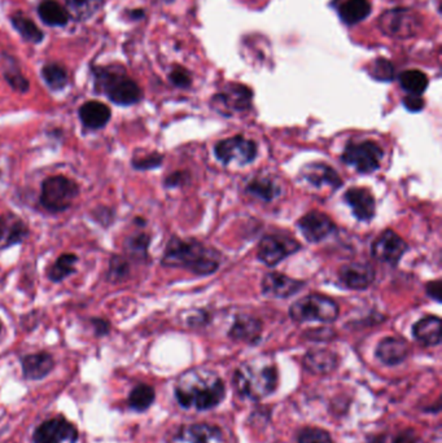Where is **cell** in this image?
Here are the masks:
<instances>
[{
	"label": "cell",
	"instance_id": "74e56055",
	"mask_svg": "<svg viewBox=\"0 0 442 443\" xmlns=\"http://www.w3.org/2000/svg\"><path fill=\"white\" fill-rule=\"evenodd\" d=\"M6 78H7L8 83L20 93H26L29 90V82L22 75L17 68H14V63H12V66L6 72Z\"/></svg>",
	"mask_w": 442,
	"mask_h": 443
},
{
	"label": "cell",
	"instance_id": "ac0fdd59",
	"mask_svg": "<svg viewBox=\"0 0 442 443\" xmlns=\"http://www.w3.org/2000/svg\"><path fill=\"white\" fill-rule=\"evenodd\" d=\"M344 199L352 207L353 214L358 221L369 222L374 218L377 210V202L374 194L366 188H350L347 191Z\"/></svg>",
	"mask_w": 442,
	"mask_h": 443
},
{
	"label": "cell",
	"instance_id": "1f68e13d",
	"mask_svg": "<svg viewBox=\"0 0 442 443\" xmlns=\"http://www.w3.org/2000/svg\"><path fill=\"white\" fill-rule=\"evenodd\" d=\"M78 261L77 256L74 254H63L58 258V261L53 264L51 270L48 271V278L58 283L61 280L65 279L69 275H72L75 271V262Z\"/></svg>",
	"mask_w": 442,
	"mask_h": 443
},
{
	"label": "cell",
	"instance_id": "7bdbcfd3",
	"mask_svg": "<svg viewBox=\"0 0 442 443\" xmlns=\"http://www.w3.org/2000/svg\"><path fill=\"white\" fill-rule=\"evenodd\" d=\"M419 442V437L414 432L413 429H406L402 430L399 436L394 438L393 443H418Z\"/></svg>",
	"mask_w": 442,
	"mask_h": 443
},
{
	"label": "cell",
	"instance_id": "ffe728a7",
	"mask_svg": "<svg viewBox=\"0 0 442 443\" xmlns=\"http://www.w3.org/2000/svg\"><path fill=\"white\" fill-rule=\"evenodd\" d=\"M177 439L184 443H225L223 432L208 424H192L183 427Z\"/></svg>",
	"mask_w": 442,
	"mask_h": 443
},
{
	"label": "cell",
	"instance_id": "d590c367",
	"mask_svg": "<svg viewBox=\"0 0 442 443\" xmlns=\"http://www.w3.org/2000/svg\"><path fill=\"white\" fill-rule=\"evenodd\" d=\"M371 75L380 82H391L394 78V66L386 58H377L371 68Z\"/></svg>",
	"mask_w": 442,
	"mask_h": 443
},
{
	"label": "cell",
	"instance_id": "8d00e7d4",
	"mask_svg": "<svg viewBox=\"0 0 442 443\" xmlns=\"http://www.w3.org/2000/svg\"><path fill=\"white\" fill-rule=\"evenodd\" d=\"M298 443H334V441L323 429L306 428L300 433Z\"/></svg>",
	"mask_w": 442,
	"mask_h": 443
},
{
	"label": "cell",
	"instance_id": "4316f807",
	"mask_svg": "<svg viewBox=\"0 0 442 443\" xmlns=\"http://www.w3.org/2000/svg\"><path fill=\"white\" fill-rule=\"evenodd\" d=\"M371 14L369 0H347L339 8L341 21L347 25H357Z\"/></svg>",
	"mask_w": 442,
	"mask_h": 443
},
{
	"label": "cell",
	"instance_id": "7a4b0ae2",
	"mask_svg": "<svg viewBox=\"0 0 442 443\" xmlns=\"http://www.w3.org/2000/svg\"><path fill=\"white\" fill-rule=\"evenodd\" d=\"M162 265L183 267L196 275H211L219 267L217 251L196 240L172 239L162 257Z\"/></svg>",
	"mask_w": 442,
	"mask_h": 443
},
{
	"label": "cell",
	"instance_id": "d4e9b609",
	"mask_svg": "<svg viewBox=\"0 0 442 443\" xmlns=\"http://www.w3.org/2000/svg\"><path fill=\"white\" fill-rule=\"evenodd\" d=\"M414 337L426 346H436L441 343V319L437 316H426L415 323Z\"/></svg>",
	"mask_w": 442,
	"mask_h": 443
},
{
	"label": "cell",
	"instance_id": "83f0119b",
	"mask_svg": "<svg viewBox=\"0 0 442 443\" xmlns=\"http://www.w3.org/2000/svg\"><path fill=\"white\" fill-rule=\"evenodd\" d=\"M38 15L50 26H64L69 22V12L56 0H44L38 7Z\"/></svg>",
	"mask_w": 442,
	"mask_h": 443
},
{
	"label": "cell",
	"instance_id": "60d3db41",
	"mask_svg": "<svg viewBox=\"0 0 442 443\" xmlns=\"http://www.w3.org/2000/svg\"><path fill=\"white\" fill-rule=\"evenodd\" d=\"M127 273V264L121 257L113 258L110 262V279L113 281L124 279Z\"/></svg>",
	"mask_w": 442,
	"mask_h": 443
},
{
	"label": "cell",
	"instance_id": "c3c4849f",
	"mask_svg": "<svg viewBox=\"0 0 442 443\" xmlns=\"http://www.w3.org/2000/svg\"><path fill=\"white\" fill-rule=\"evenodd\" d=\"M0 329H1V328H0Z\"/></svg>",
	"mask_w": 442,
	"mask_h": 443
},
{
	"label": "cell",
	"instance_id": "44dd1931",
	"mask_svg": "<svg viewBox=\"0 0 442 443\" xmlns=\"http://www.w3.org/2000/svg\"><path fill=\"white\" fill-rule=\"evenodd\" d=\"M410 354L409 343L399 337H386L377 345V357L388 365H399Z\"/></svg>",
	"mask_w": 442,
	"mask_h": 443
},
{
	"label": "cell",
	"instance_id": "7402d4cb",
	"mask_svg": "<svg viewBox=\"0 0 442 443\" xmlns=\"http://www.w3.org/2000/svg\"><path fill=\"white\" fill-rule=\"evenodd\" d=\"M23 376L29 380H41L53 370V358L48 353H36L22 358Z\"/></svg>",
	"mask_w": 442,
	"mask_h": 443
},
{
	"label": "cell",
	"instance_id": "52a82bcc",
	"mask_svg": "<svg viewBox=\"0 0 442 443\" xmlns=\"http://www.w3.org/2000/svg\"><path fill=\"white\" fill-rule=\"evenodd\" d=\"M377 26L386 36L396 39L413 38L421 31V17L410 8H394L385 11L377 19Z\"/></svg>",
	"mask_w": 442,
	"mask_h": 443
},
{
	"label": "cell",
	"instance_id": "f546056e",
	"mask_svg": "<svg viewBox=\"0 0 442 443\" xmlns=\"http://www.w3.org/2000/svg\"><path fill=\"white\" fill-rule=\"evenodd\" d=\"M247 192L258 200L270 202L278 197L279 188L271 179L257 178L248 184Z\"/></svg>",
	"mask_w": 442,
	"mask_h": 443
},
{
	"label": "cell",
	"instance_id": "b9f144b4",
	"mask_svg": "<svg viewBox=\"0 0 442 443\" xmlns=\"http://www.w3.org/2000/svg\"><path fill=\"white\" fill-rule=\"evenodd\" d=\"M404 105L410 112H421L424 108V100L421 99V96H418V95H407L404 99Z\"/></svg>",
	"mask_w": 442,
	"mask_h": 443
},
{
	"label": "cell",
	"instance_id": "2e32d148",
	"mask_svg": "<svg viewBox=\"0 0 442 443\" xmlns=\"http://www.w3.org/2000/svg\"><path fill=\"white\" fill-rule=\"evenodd\" d=\"M341 284L353 291L367 289L375 280V271L367 264H349L339 271Z\"/></svg>",
	"mask_w": 442,
	"mask_h": 443
},
{
	"label": "cell",
	"instance_id": "cb8c5ba5",
	"mask_svg": "<svg viewBox=\"0 0 442 443\" xmlns=\"http://www.w3.org/2000/svg\"><path fill=\"white\" fill-rule=\"evenodd\" d=\"M110 109L100 101H88L80 108V118L88 129H102L110 120Z\"/></svg>",
	"mask_w": 442,
	"mask_h": 443
},
{
	"label": "cell",
	"instance_id": "484cf974",
	"mask_svg": "<svg viewBox=\"0 0 442 443\" xmlns=\"http://www.w3.org/2000/svg\"><path fill=\"white\" fill-rule=\"evenodd\" d=\"M304 365L312 373H328L337 367V357L330 350L309 351L305 355Z\"/></svg>",
	"mask_w": 442,
	"mask_h": 443
},
{
	"label": "cell",
	"instance_id": "277c9868",
	"mask_svg": "<svg viewBox=\"0 0 442 443\" xmlns=\"http://www.w3.org/2000/svg\"><path fill=\"white\" fill-rule=\"evenodd\" d=\"M339 311L334 300L322 294H309L290 306V315L298 323H332L339 318Z\"/></svg>",
	"mask_w": 442,
	"mask_h": 443
},
{
	"label": "cell",
	"instance_id": "7dc6e473",
	"mask_svg": "<svg viewBox=\"0 0 442 443\" xmlns=\"http://www.w3.org/2000/svg\"><path fill=\"white\" fill-rule=\"evenodd\" d=\"M161 1H164V3H173L174 0H161Z\"/></svg>",
	"mask_w": 442,
	"mask_h": 443
},
{
	"label": "cell",
	"instance_id": "e0dca14e",
	"mask_svg": "<svg viewBox=\"0 0 442 443\" xmlns=\"http://www.w3.org/2000/svg\"><path fill=\"white\" fill-rule=\"evenodd\" d=\"M28 235L29 229L19 215L6 213L0 217V249L22 243Z\"/></svg>",
	"mask_w": 442,
	"mask_h": 443
},
{
	"label": "cell",
	"instance_id": "836d02e7",
	"mask_svg": "<svg viewBox=\"0 0 442 443\" xmlns=\"http://www.w3.org/2000/svg\"><path fill=\"white\" fill-rule=\"evenodd\" d=\"M73 15L80 20H88L102 9L104 0H66Z\"/></svg>",
	"mask_w": 442,
	"mask_h": 443
},
{
	"label": "cell",
	"instance_id": "ee69618b",
	"mask_svg": "<svg viewBox=\"0 0 442 443\" xmlns=\"http://www.w3.org/2000/svg\"><path fill=\"white\" fill-rule=\"evenodd\" d=\"M441 283L437 280V281H432V283H428L427 286V294L429 297H432L433 300L440 302L441 301Z\"/></svg>",
	"mask_w": 442,
	"mask_h": 443
},
{
	"label": "cell",
	"instance_id": "3957f363",
	"mask_svg": "<svg viewBox=\"0 0 442 443\" xmlns=\"http://www.w3.org/2000/svg\"><path fill=\"white\" fill-rule=\"evenodd\" d=\"M276 382L275 365L266 360L247 362L240 365L233 375L236 392L249 400H258L268 397L275 390Z\"/></svg>",
	"mask_w": 442,
	"mask_h": 443
},
{
	"label": "cell",
	"instance_id": "8992f818",
	"mask_svg": "<svg viewBox=\"0 0 442 443\" xmlns=\"http://www.w3.org/2000/svg\"><path fill=\"white\" fill-rule=\"evenodd\" d=\"M78 184L64 175L46 179L42 184L41 204L52 213H60L72 207L73 201L78 196Z\"/></svg>",
	"mask_w": 442,
	"mask_h": 443
},
{
	"label": "cell",
	"instance_id": "7c38bea8",
	"mask_svg": "<svg viewBox=\"0 0 442 443\" xmlns=\"http://www.w3.org/2000/svg\"><path fill=\"white\" fill-rule=\"evenodd\" d=\"M407 244L394 231L386 229L372 244V256L386 265L396 266L407 251Z\"/></svg>",
	"mask_w": 442,
	"mask_h": 443
},
{
	"label": "cell",
	"instance_id": "5b68a950",
	"mask_svg": "<svg viewBox=\"0 0 442 443\" xmlns=\"http://www.w3.org/2000/svg\"><path fill=\"white\" fill-rule=\"evenodd\" d=\"M98 87L118 105H132L142 99V90L124 72L104 69L96 73Z\"/></svg>",
	"mask_w": 442,
	"mask_h": 443
},
{
	"label": "cell",
	"instance_id": "ab89813d",
	"mask_svg": "<svg viewBox=\"0 0 442 443\" xmlns=\"http://www.w3.org/2000/svg\"><path fill=\"white\" fill-rule=\"evenodd\" d=\"M169 79L174 86L179 87V88H187L191 86V82H192L189 73L183 68H175L174 71L170 73Z\"/></svg>",
	"mask_w": 442,
	"mask_h": 443
},
{
	"label": "cell",
	"instance_id": "e575fe53",
	"mask_svg": "<svg viewBox=\"0 0 442 443\" xmlns=\"http://www.w3.org/2000/svg\"><path fill=\"white\" fill-rule=\"evenodd\" d=\"M42 75H43L44 80L48 87L55 91L63 90L68 83V72H66L65 68H63L61 65H46L43 71H42Z\"/></svg>",
	"mask_w": 442,
	"mask_h": 443
},
{
	"label": "cell",
	"instance_id": "9c48e42d",
	"mask_svg": "<svg viewBox=\"0 0 442 443\" xmlns=\"http://www.w3.org/2000/svg\"><path fill=\"white\" fill-rule=\"evenodd\" d=\"M216 157L223 165L251 164L257 157V144L244 136L228 137L216 145Z\"/></svg>",
	"mask_w": 442,
	"mask_h": 443
},
{
	"label": "cell",
	"instance_id": "d6986e66",
	"mask_svg": "<svg viewBox=\"0 0 442 443\" xmlns=\"http://www.w3.org/2000/svg\"><path fill=\"white\" fill-rule=\"evenodd\" d=\"M301 177L317 188L330 187L331 189H337L342 184L340 175L335 172L334 167L320 162H312L306 165L301 172Z\"/></svg>",
	"mask_w": 442,
	"mask_h": 443
},
{
	"label": "cell",
	"instance_id": "9a60e30c",
	"mask_svg": "<svg viewBox=\"0 0 442 443\" xmlns=\"http://www.w3.org/2000/svg\"><path fill=\"white\" fill-rule=\"evenodd\" d=\"M304 286V281H298L292 279L290 276L280 273V272H270L265 275L262 280V292L265 296L274 297V298H287L298 291H301Z\"/></svg>",
	"mask_w": 442,
	"mask_h": 443
},
{
	"label": "cell",
	"instance_id": "d6a6232c",
	"mask_svg": "<svg viewBox=\"0 0 442 443\" xmlns=\"http://www.w3.org/2000/svg\"><path fill=\"white\" fill-rule=\"evenodd\" d=\"M12 24L15 29L21 34L26 41L39 43L43 39V33L39 30L34 22L26 16L15 15L12 17Z\"/></svg>",
	"mask_w": 442,
	"mask_h": 443
},
{
	"label": "cell",
	"instance_id": "bcb514c9",
	"mask_svg": "<svg viewBox=\"0 0 442 443\" xmlns=\"http://www.w3.org/2000/svg\"><path fill=\"white\" fill-rule=\"evenodd\" d=\"M181 180H183V174L181 172H175L172 177H169L167 179V186L177 187L178 184H181Z\"/></svg>",
	"mask_w": 442,
	"mask_h": 443
},
{
	"label": "cell",
	"instance_id": "603a6c76",
	"mask_svg": "<svg viewBox=\"0 0 442 443\" xmlns=\"http://www.w3.org/2000/svg\"><path fill=\"white\" fill-rule=\"evenodd\" d=\"M262 323L252 316H239L232 324L228 335L235 341L241 343H258L261 337Z\"/></svg>",
	"mask_w": 442,
	"mask_h": 443
},
{
	"label": "cell",
	"instance_id": "4dcf8cb0",
	"mask_svg": "<svg viewBox=\"0 0 442 443\" xmlns=\"http://www.w3.org/2000/svg\"><path fill=\"white\" fill-rule=\"evenodd\" d=\"M153 400H154V390L152 386L140 384L132 389L129 397V405L132 410L142 412L151 407Z\"/></svg>",
	"mask_w": 442,
	"mask_h": 443
},
{
	"label": "cell",
	"instance_id": "f6af8a7d",
	"mask_svg": "<svg viewBox=\"0 0 442 443\" xmlns=\"http://www.w3.org/2000/svg\"><path fill=\"white\" fill-rule=\"evenodd\" d=\"M94 325L95 329H96V333H98V335H105V333H108V322H105V320H102V319H95Z\"/></svg>",
	"mask_w": 442,
	"mask_h": 443
},
{
	"label": "cell",
	"instance_id": "6da1fadb",
	"mask_svg": "<svg viewBox=\"0 0 442 443\" xmlns=\"http://www.w3.org/2000/svg\"><path fill=\"white\" fill-rule=\"evenodd\" d=\"M225 385L216 372L191 370L181 375L175 395L181 407L205 411L218 406L225 398Z\"/></svg>",
	"mask_w": 442,
	"mask_h": 443
},
{
	"label": "cell",
	"instance_id": "f35d334b",
	"mask_svg": "<svg viewBox=\"0 0 442 443\" xmlns=\"http://www.w3.org/2000/svg\"><path fill=\"white\" fill-rule=\"evenodd\" d=\"M162 160L164 157L159 153H152V155H148L145 157L134 160L132 165L138 170H149V169L159 167V165L162 164Z\"/></svg>",
	"mask_w": 442,
	"mask_h": 443
},
{
	"label": "cell",
	"instance_id": "5bb4252c",
	"mask_svg": "<svg viewBox=\"0 0 442 443\" xmlns=\"http://www.w3.org/2000/svg\"><path fill=\"white\" fill-rule=\"evenodd\" d=\"M298 229L309 243L315 244L325 240L334 231L335 224L328 215L312 212L298 221Z\"/></svg>",
	"mask_w": 442,
	"mask_h": 443
},
{
	"label": "cell",
	"instance_id": "f1b7e54d",
	"mask_svg": "<svg viewBox=\"0 0 442 443\" xmlns=\"http://www.w3.org/2000/svg\"><path fill=\"white\" fill-rule=\"evenodd\" d=\"M399 85L409 95L421 96V93L427 90L428 77L416 69L405 71L399 75Z\"/></svg>",
	"mask_w": 442,
	"mask_h": 443
},
{
	"label": "cell",
	"instance_id": "30bf717a",
	"mask_svg": "<svg viewBox=\"0 0 442 443\" xmlns=\"http://www.w3.org/2000/svg\"><path fill=\"white\" fill-rule=\"evenodd\" d=\"M300 249V244L290 237L270 235L263 237L258 245L257 258L265 265H279L283 259L296 253Z\"/></svg>",
	"mask_w": 442,
	"mask_h": 443
},
{
	"label": "cell",
	"instance_id": "4fadbf2b",
	"mask_svg": "<svg viewBox=\"0 0 442 443\" xmlns=\"http://www.w3.org/2000/svg\"><path fill=\"white\" fill-rule=\"evenodd\" d=\"M253 93L247 86L239 83L228 85L221 93L213 98L214 107L223 115H228L231 112H244L251 108Z\"/></svg>",
	"mask_w": 442,
	"mask_h": 443
},
{
	"label": "cell",
	"instance_id": "8fae6325",
	"mask_svg": "<svg viewBox=\"0 0 442 443\" xmlns=\"http://www.w3.org/2000/svg\"><path fill=\"white\" fill-rule=\"evenodd\" d=\"M77 439L78 430L61 416L44 422L34 433V443H74Z\"/></svg>",
	"mask_w": 442,
	"mask_h": 443
},
{
	"label": "cell",
	"instance_id": "ba28073f",
	"mask_svg": "<svg viewBox=\"0 0 442 443\" xmlns=\"http://www.w3.org/2000/svg\"><path fill=\"white\" fill-rule=\"evenodd\" d=\"M342 162L354 167L357 172L362 174L374 172L380 167L383 158V150L374 142H359L350 143L342 153Z\"/></svg>",
	"mask_w": 442,
	"mask_h": 443
}]
</instances>
